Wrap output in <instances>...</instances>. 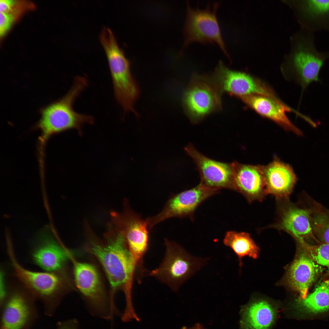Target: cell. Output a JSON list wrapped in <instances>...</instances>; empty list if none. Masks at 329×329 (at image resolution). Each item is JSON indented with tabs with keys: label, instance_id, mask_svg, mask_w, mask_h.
<instances>
[{
	"label": "cell",
	"instance_id": "6da1fadb",
	"mask_svg": "<svg viewBox=\"0 0 329 329\" xmlns=\"http://www.w3.org/2000/svg\"><path fill=\"white\" fill-rule=\"evenodd\" d=\"M88 83L86 77L76 76L65 95L40 109L41 117L34 127L41 132L39 150H44L48 140L54 135L72 129H77L81 133L83 125L93 123L92 116L78 113L73 107L75 100Z\"/></svg>",
	"mask_w": 329,
	"mask_h": 329
},
{
	"label": "cell",
	"instance_id": "7a4b0ae2",
	"mask_svg": "<svg viewBox=\"0 0 329 329\" xmlns=\"http://www.w3.org/2000/svg\"><path fill=\"white\" fill-rule=\"evenodd\" d=\"M88 251L99 261L109 282L111 291V300L117 290L124 288L126 293L130 292L129 284L135 269L134 263L125 238L117 230L114 235H108L105 244L91 241Z\"/></svg>",
	"mask_w": 329,
	"mask_h": 329
},
{
	"label": "cell",
	"instance_id": "3957f363",
	"mask_svg": "<svg viewBox=\"0 0 329 329\" xmlns=\"http://www.w3.org/2000/svg\"><path fill=\"white\" fill-rule=\"evenodd\" d=\"M99 37L108 59L115 98L125 112L134 113L139 90L131 73L129 62L110 28L104 27Z\"/></svg>",
	"mask_w": 329,
	"mask_h": 329
},
{
	"label": "cell",
	"instance_id": "277c9868",
	"mask_svg": "<svg viewBox=\"0 0 329 329\" xmlns=\"http://www.w3.org/2000/svg\"><path fill=\"white\" fill-rule=\"evenodd\" d=\"M15 275L36 299L42 303L45 314H54L61 300L65 285L62 276L57 272H36L26 269L9 252Z\"/></svg>",
	"mask_w": 329,
	"mask_h": 329
},
{
	"label": "cell",
	"instance_id": "5b68a950",
	"mask_svg": "<svg viewBox=\"0 0 329 329\" xmlns=\"http://www.w3.org/2000/svg\"><path fill=\"white\" fill-rule=\"evenodd\" d=\"M165 245L166 251L163 260L150 275L176 291L207 263V259L193 256L178 244L167 239Z\"/></svg>",
	"mask_w": 329,
	"mask_h": 329
},
{
	"label": "cell",
	"instance_id": "8992f818",
	"mask_svg": "<svg viewBox=\"0 0 329 329\" xmlns=\"http://www.w3.org/2000/svg\"><path fill=\"white\" fill-rule=\"evenodd\" d=\"M187 6L185 44L194 42H215L228 57L216 16L218 4H214L212 8L209 5L204 9H192L188 4Z\"/></svg>",
	"mask_w": 329,
	"mask_h": 329
},
{
	"label": "cell",
	"instance_id": "52a82bcc",
	"mask_svg": "<svg viewBox=\"0 0 329 329\" xmlns=\"http://www.w3.org/2000/svg\"><path fill=\"white\" fill-rule=\"evenodd\" d=\"M35 300L27 291L8 293L0 304V329H30L38 316Z\"/></svg>",
	"mask_w": 329,
	"mask_h": 329
},
{
	"label": "cell",
	"instance_id": "ba28073f",
	"mask_svg": "<svg viewBox=\"0 0 329 329\" xmlns=\"http://www.w3.org/2000/svg\"><path fill=\"white\" fill-rule=\"evenodd\" d=\"M220 90L214 80L200 77L193 79L183 99L185 111L192 121L197 122L220 107Z\"/></svg>",
	"mask_w": 329,
	"mask_h": 329
},
{
	"label": "cell",
	"instance_id": "9c48e42d",
	"mask_svg": "<svg viewBox=\"0 0 329 329\" xmlns=\"http://www.w3.org/2000/svg\"><path fill=\"white\" fill-rule=\"evenodd\" d=\"M218 191L200 182L193 188L173 195L160 212L145 219L149 228L170 218L192 217L201 203Z\"/></svg>",
	"mask_w": 329,
	"mask_h": 329
},
{
	"label": "cell",
	"instance_id": "30bf717a",
	"mask_svg": "<svg viewBox=\"0 0 329 329\" xmlns=\"http://www.w3.org/2000/svg\"><path fill=\"white\" fill-rule=\"evenodd\" d=\"M76 285L87 301L91 310L105 318L111 315L100 277L97 269L88 263L73 260Z\"/></svg>",
	"mask_w": 329,
	"mask_h": 329
},
{
	"label": "cell",
	"instance_id": "8fae6325",
	"mask_svg": "<svg viewBox=\"0 0 329 329\" xmlns=\"http://www.w3.org/2000/svg\"><path fill=\"white\" fill-rule=\"evenodd\" d=\"M277 199L278 218L269 227L287 232L297 241L310 240L321 244L312 229L311 216L313 208L300 207L291 202L288 198Z\"/></svg>",
	"mask_w": 329,
	"mask_h": 329
},
{
	"label": "cell",
	"instance_id": "7c38bea8",
	"mask_svg": "<svg viewBox=\"0 0 329 329\" xmlns=\"http://www.w3.org/2000/svg\"><path fill=\"white\" fill-rule=\"evenodd\" d=\"M126 202L121 214H116L118 230L123 235L131 256L137 263L146 252L149 241V228L145 220L133 211Z\"/></svg>",
	"mask_w": 329,
	"mask_h": 329
},
{
	"label": "cell",
	"instance_id": "4fadbf2b",
	"mask_svg": "<svg viewBox=\"0 0 329 329\" xmlns=\"http://www.w3.org/2000/svg\"><path fill=\"white\" fill-rule=\"evenodd\" d=\"M214 81L220 89L239 97L251 94L273 97L274 92L265 83L249 74L233 71L220 61Z\"/></svg>",
	"mask_w": 329,
	"mask_h": 329
},
{
	"label": "cell",
	"instance_id": "5bb4252c",
	"mask_svg": "<svg viewBox=\"0 0 329 329\" xmlns=\"http://www.w3.org/2000/svg\"><path fill=\"white\" fill-rule=\"evenodd\" d=\"M193 159L200 174V182L211 189L219 190L225 188L233 190V179L231 164L210 159L198 152L191 144L185 148Z\"/></svg>",
	"mask_w": 329,
	"mask_h": 329
},
{
	"label": "cell",
	"instance_id": "9a60e30c",
	"mask_svg": "<svg viewBox=\"0 0 329 329\" xmlns=\"http://www.w3.org/2000/svg\"><path fill=\"white\" fill-rule=\"evenodd\" d=\"M233 179V190L241 193L249 202L261 201L268 194L263 166L234 161L231 164Z\"/></svg>",
	"mask_w": 329,
	"mask_h": 329
},
{
	"label": "cell",
	"instance_id": "2e32d148",
	"mask_svg": "<svg viewBox=\"0 0 329 329\" xmlns=\"http://www.w3.org/2000/svg\"><path fill=\"white\" fill-rule=\"evenodd\" d=\"M249 107L260 116L273 121L285 130L298 136L302 131L290 121L286 113L295 111L278 99L261 95L251 94L240 97Z\"/></svg>",
	"mask_w": 329,
	"mask_h": 329
},
{
	"label": "cell",
	"instance_id": "e0dca14e",
	"mask_svg": "<svg viewBox=\"0 0 329 329\" xmlns=\"http://www.w3.org/2000/svg\"><path fill=\"white\" fill-rule=\"evenodd\" d=\"M263 166L268 194L273 195L277 199L288 198L297 180L292 167L276 157L268 164Z\"/></svg>",
	"mask_w": 329,
	"mask_h": 329
},
{
	"label": "cell",
	"instance_id": "ac0fdd59",
	"mask_svg": "<svg viewBox=\"0 0 329 329\" xmlns=\"http://www.w3.org/2000/svg\"><path fill=\"white\" fill-rule=\"evenodd\" d=\"M316 263L305 253H302L294 260L288 269V283L299 293L301 299L306 297L318 274L319 268Z\"/></svg>",
	"mask_w": 329,
	"mask_h": 329
},
{
	"label": "cell",
	"instance_id": "d6986e66",
	"mask_svg": "<svg viewBox=\"0 0 329 329\" xmlns=\"http://www.w3.org/2000/svg\"><path fill=\"white\" fill-rule=\"evenodd\" d=\"M42 239L33 252V260L47 271L57 272L70 257L69 253L51 238Z\"/></svg>",
	"mask_w": 329,
	"mask_h": 329
},
{
	"label": "cell",
	"instance_id": "ffe728a7",
	"mask_svg": "<svg viewBox=\"0 0 329 329\" xmlns=\"http://www.w3.org/2000/svg\"><path fill=\"white\" fill-rule=\"evenodd\" d=\"M276 312L267 302L260 300L243 307L241 329H268L275 319Z\"/></svg>",
	"mask_w": 329,
	"mask_h": 329
},
{
	"label": "cell",
	"instance_id": "44dd1931",
	"mask_svg": "<svg viewBox=\"0 0 329 329\" xmlns=\"http://www.w3.org/2000/svg\"><path fill=\"white\" fill-rule=\"evenodd\" d=\"M323 63L322 59L310 53L301 51L296 54L293 61L295 77L303 88L319 80Z\"/></svg>",
	"mask_w": 329,
	"mask_h": 329
},
{
	"label": "cell",
	"instance_id": "7402d4cb",
	"mask_svg": "<svg viewBox=\"0 0 329 329\" xmlns=\"http://www.w3.org/2000/svg\"><path fill=\"white\" fill-rule=\"evenodd\" d=\"M223 242L225 246L231 248L238 256L240 266L242 264V259L245 256L253 259L258 257L259 248L248 233L227 231L225 235Z\"/></svg>",
	"mask_w": 329,
	"mask_h": 329
},
{
	"label": "cell",
	"instance_id": "603a6c76",
	"mask_svg": "<svg viewBox=\"0 0 329 329\" xmlns=\"http://www.w3.org/2000/svg\"><path fill=\"white\" fill-rule=\"evenodd\" d=\"M299 306L302 311L311 313L329 310V279L322 281L312 293L301 299Z\"/></svg>",
	"mask_w": 329,
	"mask_h": 329
},
{
	"label": "cell",
	"instance_id": "cb8c5ba5",
	"mask_svg": "<svg viewBox=\"0 0 329 329\" xmlns=\"http://www.w3.org/2000/svg\"><path fill=\"white\" fill-rule=\"evenodd\" d=\"M312 229L316 237L321 243L329 244V211L313 208L311 216Z\"/></svg>",
	"mask_w": 329,
	"mask_h": 329
},
{
	"label": "cell",
	"instance_id": "d4e9b609",
	"mask_svg": "<svg viewBox=\"0 0 329 329\" xmlns=\"http://www.w3.org/2000/svg\"><path fill=\"white\" fill-rule=\"evenodd\" d=\"M305 253L315 262L326 267L329 271V244L311 245L304 240L298 242Z\"/></svg>",
	"mask_w": 329,
	"mask_h": 329
},
{
	"label": "cell",
	"instance_id": "484cf974",
	"mask_svg": "<svg viewBox=\"0 0 329 329\" xmlns=\"http://www.w3.org/2000/svg\"><path fill=\"white\" fill-rule=\"evenodd\" d=\"M34 8L31 2L26 1L0 0V12L11 14L16 20L27 10Z\"/></svg>",
	"mask_w": 329,
	"mask_h": 329
},
{
	"label": "cell",
	"instance_id": "4316f807",
	"mask_svg": "<svg viewBox=\"0 0 329 329\" xmlns=\"http://www.w3.org/2000/svg\"><path fill=\"white\" fill-rule=\"evenodd\" d=\"M16 20L11 14L0 12V35L3 36L9 29L13 23Z\"/></svg>",
	"mask_w": 329,
	"mask_h": 329
},
{
	"label": "cell",
	"instance_id": "83f0119b",
	"mask_svg": "<svg viewBox=\"0 0 329 329\" xmlns=\"http://www.w3.org/2000/svg\"><path fill=\"white\" fill-rule=\"evenodd\" d=\"M311 9L317 13L329 11V0H310L308 2Z\"/></svg>",
	"mask_w": 329,
	"mask_h": 329
},
{
	"label": "cell",
	"instance_id": "f1b7e54d",
	"mask_svg": "<svg viewBox=\"0 0 329 329\" xmlns=\"http://www.w3.org/2000/svg\"><path fill=\"white\" fill-rule=\"evenodd\" d=\"M56 329H78V324L76 320H69L59 322Z\"/></svg>",
	"mask_w": 329,
	"mask_h": 329
},
{
	"label": "cell",
	"instance_id": "f546056e",
	"mask_svg": "<svg viewBox=\"0 0 329 329\" xmlns=\"http://www.w3.org/2000/svg\"><path fill=\"white\" fill-rule=\"evenodd\" d=\"M3 271L1 272L0 287V302L1 304L5 300L8 293L6 292L5 285L4 274Z\"/></svg>",
	"mask_w": 329,
	"mask_h": 329
},
{
	"label": "cell",
	"instance_id": "4dcf8cb0",
	"mask_svg": "<svg viewBox=\"0 0 329 329\" xmlns=\"http://www.w3.org/2000/svg\"><path fill=\"white\" fill-rule=\"evenodd\" d=\"M188 329H206L203 326V325L199 323H197L194 325H193L192 327L190 328H189Z\"/></svg>",
	"mask_w": 329,
	"mask_h": 329
},
{
	"label": "cell",
	"instance_id": "1f68e13d",
	"mask_svg": "<svg viewBox=\"0 0 329 329\" xmlns=\"http://www.w3.org/2000/svg\"><path fill=\"white\" fill-rule=\"evenodd\" d=\"M181 329H188V328L186 327H184L181 328Z\"/></svg>",
	"mask_w": 329,
	"mask_h": 329
}]
</instances>
